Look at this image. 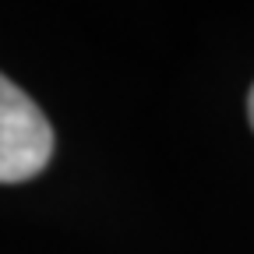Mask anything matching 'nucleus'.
<instances>
[{"label": "nucleus", "instance_id": "obj_1", "mask_svg": "<svg viewBox=\"0 0 254 254\" xmlns=\"http://www.w3.org/2000/svg\"><path fill=\"white\" fill-rule=\"evenodd\" d=\"M53 155V127L28 95L0 74V184L36 177Z\"/></svg>", "mask_w": 254, "mask_h": 254}, {"label": "nucleus", "instance_id": "obj_2", "mask_svg": "<svg viewBox=\"0 0 254 254\" xmlns=\"http://www.w3.org/2000/svg\"><path fill=\"white\" fill-rule=\"evenodd\" d=\"M247 113H251V127H254V88H251V99H247Z\"/></svg>", "mask_w": 254, "mask_h": 254}]
</instances>
